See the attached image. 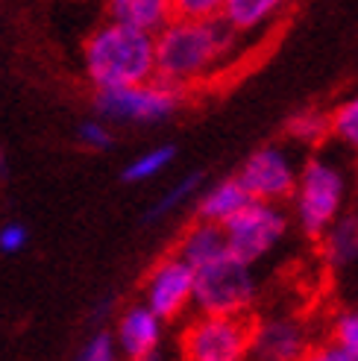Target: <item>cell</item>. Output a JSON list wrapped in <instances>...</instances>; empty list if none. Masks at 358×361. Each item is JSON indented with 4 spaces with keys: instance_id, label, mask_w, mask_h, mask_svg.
Returning a JSON list of instances; mask_svg holds the SVG:
<instances>
[{
    "instance_id": "1",
    "label": "cell",
    "mask_w": 358,
    "mask_h": 361,
    "mask_svg": "<svg viewBox=\"0 0 358 361\" xmlns=\"http://www.w3.org/2000/svg\"><path fill=\"white\" fill-rule=\"evenodd\" d=\"M156 44V77L183 92L209 82L232 65L241 53L244 39L223 18H183L171 21L153 35Z\"/></svg>"
},
{
    "instance_id": "2",
    "label": "cell",
    "mask_w": 358,
    "mask_h": 361,
    "mask_svg": "<svg viewBox=\"0 0 358 361\" xmlns=\"http://www.w3.org/2000/svg\"><path fill=\"white\" fill-rule=\"evenodd\" d=\"M85 77L100 88L135 85L156 77V44L150 32L123 27L118 21L100 24L82 44Z\"/></svg>"
},
{
    "instance_id": "3",
    "label": "cell",
    "mask_w": 358,
    "mask_h": 361,
    "mask_svg": "<svg viewBox=\"0 0 358 361\" xmlns=\"http://www.w3.org/2000/svg\"><path fill=\"white\" fill-rule=\"evenodd\" d=\"M350 171L338 156L314 150L300 165L294 191L288 197L291 224L306 238H317L350 206Z\"/></svg>"
},
{
    "instance_id": "4",
    "label": "cell",
    "mask_w": 358,
    "mask_h": 361,
    "mask_svg": "<svg viewBox=\"0 0 358 361\" xmlns=\"http://www.w3.org/2000/svg\"><path fill=\"white\" fill-rule=\"evenodd\" d=\"M259 300L256 264L235 259L232 252L203 267H194L191 309L200 314H247Z\"/></svg>"
},
{
    "instance_id": "5",
    "label": "cell",
    "mask_w": 358,
    "mask_h": 361,
    "mask_svg": "<svg viewBox=\"0 0 358 361\" xmlns=\"http://www.w3.org/2000/svg\"><path fill=\"white\" fill-rule=\"evenodd\" d=\"M226 244L235 259L247 264H259L271 252L282 247V241L291 232V212L288 203H271V200H249L223 221Z\"/></svg>"
},
{
    "instance_id": "6",
    "label": "cell",
    "mask_w": 358,
    "mask_h": 361,
    "mask_svg": "<svg viewBox=\"0 0 358 361\" xmlns=\"http://www.w3.org/2000/svg\"><path fill=\"white\" fill-rule=\"evenodd\" d=\"M185 94L183 88L153 77L135 85L100 88L94 94V109L103 121L115 123H162L183 109Z\"/></svg>"
},
{
    "instance_id": "7",
    "label": "cell",
    "mask_w": 358,
    "mask_h": 361,
    "mask_svg": "<svg viewBox=\"0 0 358 361\" xmlns=\"http://www.w3.org/2000/svg\"><path fill=\"white\" fill-rule=\"evenodd\" d=\"M247 314H200L183 332L185 361H247Z\"/></svg>"
},
{
    "instance_id": "8",
    "label": "cell",
    "mask_w": 358,
    "mask_h": 361,
    "mask_svg": "<svg viewBox=\"0 0 358 361\" xmlns=\"http://www.w3.org/2000/svg\"><path fill=\"white\" fill-rule=\"evenodd\" d=\"M297 173H300V161L294 150H288L285 144H264V147L253 150L244 159L235 179L253 200L288 203Z\"/></svg>"
},
{
    "instance_id": "9",
    "label": "cell",
    "mask_w": 358,
    "mask_h": 361,
    "mask_svg": "<svg viewBox=\"0 0 358 361\" xmlns=\"http://www.w3.org/2000/svg\"><path fill=\"white\" fill-rule=\"evenodd\" d=\"M311 344V329L302 317L271 314L249 323L247 361H297Z\"/></svg>"
},
{
    "instance_id": "10",
    "label": "cell",
    "mask_w": 358,
    "mask_h": 361,
    "mask_svg": "<svg viewBox=\"0 0 358 361\" xmlns=\"http://www.w3.org/2000/svg\"><path fill=\"white\" fill-rule=\"evenodd\" d=\"M191 294H194V267L185 259H179L176 252H171V256L150 267L141 302L168 323V320H179L191 309Z\"/></svg>"
},
{
    "instance_id": "11",
    "label": "cell",
    "mask_w": 358,
    "mask_h": 361,
    "mask_svg": "<svg viewBox=\"0 0 358 361\" xmlns=\"http://www.w3.org/2000/svg\"><path fill=\"white\" fill-rule=\"evenodd\" d=\"M115 344L123 358H138V355H150L159 353L165 338V320L153 314L144 302H135L130 309H123L118 323H115Z\"/></svg>"
},
{
    "instance_id": "12",
    "label": "cell",
    "mask_w": 358,
    "mask_h": 361,
    "mask_svg": "<svg viewBox=\"0 0 358 361\" xmlns=\"http://www.w3.org/2000/svg\"><path fill=\"white\" fill-rule=\"evenodd\" d=\"M320 244V262H323L332 274H344V270L358 264V206H347L338 218L317 235Z\"/></svg>"
},
{
    "instance_id": "13",
    "label": "cell",
    "mask_w": 358,
    "mask_h": 361,
    "mask_svg": "<svg viewBox=\"0 0 358 361\" xmlns=\"http://www.w3.org/2000/svg\"><path fill=\"white\" fill-rule=\"evenodd\" d=\"M291 6L294 0H226L221 18L247 42L271 32Z\"/></svg>"
},
{
    "instance_id": "14",
    "label": "cell",
    "mask_w": 358,
    "mask_h": 361,
    "mask_svg": "<svg viewBox=\"0 0 358 361\" xmlns=\"http://www.w3.org/2000/svg\"><path fill=\"white\" fill-rule=\"evenodd\" d=\"M226 252H229V244H226L223 224L203 221V218H197L176 244V256L185 259L191 267H203L214 259L226 256Z\"/></svg>"
},
{
    "instance_id": "15",
    "label": "cell",
    "mask_w": 358,
    "mask_h": 361,
    "mask_svg": "<svg viewBox=\"0 0 358 361\" xmlns=\"http://www.w3.org/2000/svg\"><path fill=\"white\" fill-rule=\"evenodd\" d=\"M109 21L156 35L173 18V0H106Z\"/></svg>"
},
{
    "instance_id": "16",
    "label": "cell",
    "mask_w": 358,
    "mask_h": 361,
    "mask_svg": "<svg viewBox=\"0 0 358 361\" xmlns=\"http://www.w3.org/2000/svg\"><path fill=\"white\" fill-rule=\"evenodd\" d=\"M194 200H197V218L223 224L249 200V194L241 188L238 179L232 176V179H221V183L209 185L206 191L197 194Z\"/></svg>"
},
{
    "instance_id": "17",
    "label": "cell",
    "mask_w": 358,
    "mask_h": 361,
    "mask_svg": "<svg viewBox=\"0 0 358 361\" xmlns=\"http://www.w3.org/2000/svg\"><path fill=\"white\" fill-rule=\"evenodd\" d=\"M288 138L300 147L309 150H320L329 141V112L323 109H302L297 115H291L288 121Z\"/></svg>"
},
{
    "instance_id": "18",
    "label": "cell",
    "mask_w": 358,
    "mask_h": 361,
    "mask_svg": "<svg viewBox=\"0 0 358 361\" xmlns=\"http://www.w3.org/2000/svg\"><path fill=\"white\" fill-rule=\"evenodd\" d=\"M329 141L358 156V94L329 109Z\"/></svg>"
},
{
    "instance_id": "19",
    "label": "cell",
    "mask_w": 358,
    "mask_h": 361,
    "mask_svg": "<svg viewBox=\"0 0 358 361\" xmlns=\"http://www.w3.org/2000/svg\"><path fill=\"white\" fill-rule=\"evenodd\" d=\"M200 185H203V173H188L183 179H176V183L147 209V221H165V218H171L176 209H183L188 200H194V197L200 194Z\"/></svg>"
},
{
    "instance_id": "20",
    "label": "cell",
    "mask_w": 358,
    "mask_h": 361,
    "mask_svg": "<svg viewBox=\"0 0 358 361\" xmlns=\"http://www.w3.org/2000/svg\"><path fill=\"white\" fill-rule=\"evenodd\" d=\"M176 159V147L173 144H159V147H150L141 156H135L127 168H123V179L127 183H150L159 173H165L171 168V161Z\"/></svg>"
},
{
    "instance_id": "21",
    "label": "cell",
    "mask_w": 358,
    "mask_h": 361,
    "mask_svg": "<svg viewBox=\"0 0 358 361\" xmlns=\"http://www.w3.org/2000/svg\"><path fill=\"white\" fill-rule=\"evenodd\" d=\"M329 338L347 353L350 361H358V309H347L332 317Z\"/></svg>"
},
{
    "instance_id": "22",
    "label": "cell",
    "mask_w": 358,
    "mask_h": 361,
    "mask_svg": "<svg viewBox=\"0 0 358 361\" xmlns=\"http://www.w3.org/2000/svg\"><path fill=\"white\" fill-rule=\"evenodd\" d=\"M77 361H123L112 332H94L85 341V347L80 350Z\"/></svg>"
},
{
    "instance_id": "23",
    "label": "cell",
    "mask_w": 358,
    "mask_h": 361,
    "mask_svg": "<svg viewBox=\"0 0 358 361\" xmlns=\"http://www.w3.org/2000/svg\"><path fill=\"white\" fill-rule=\"evenodd\" d=\"M77 138H80V144H85L88 150H106V147H112V130H109V121H103V118L82 121V123H80Z\"/></svg>"
},
{
    "instance_id": "24",
    "label": "cell",
    "mask_w": 358,
    "mask_h": 361,
    "mask_svg": "<svg viewBox=\"0 0 358 361\" xmlns=\"http://www.w3.org/2000/svg\"><path fill=\"white\" fill-rule=\"evenodd\" d=\"M226 0H173V15L183 18H218Z\"/></svg>"
},
{
    "instance_id": "25",
    "label": "cell",
    "mask_w": 358,
    "mask_h": 361,
    "mask_svg": "<svg viewBox=\"0 0 358 361\" xmlns=\"http://www.w3.org/2000/svg\"><path fill=\"white\" fill-rule=\"evenodd\" d=\"M297 361H350L347 353L335 344V341H314V344L302 353Z\"/></svg>"
},
{
    "instance_id": "26",
    "label": "cell",
    "mask_w": 358,
    "mask_h": 361,
    "mask_svg": "<svg viewBox=\"0 0 358 361\" xmlns=\"http://www.w3.org/2000/svg\"><path fill=\"white\" fill-rule=\"evenodd\" d=\"M30 241V232L27 226L21 224H6V226H0V252H21Z\"/></svg>"
},
{
    "instance_id": "27",
    "label": "cell",
    "mask_w": 358,
    "mask_h": 361,
    "mask_svg": "<svg viewBox=\"0 0 358 361\" xmlns=\"http://www.w3.org/2000/svg\"><path fill=\"white\" fill-rule=\"evenodd\" d=\"M127 361H162L159 353H150V355H138V358H127Z\"/></svg>"
},
{
    "instance_id": "28",
    "label": "cell",
    "mask_w": 358,
    "mask_h": 361,
    "mask_svg": "<svg viewBox=\"0 0 358 361\" xmlns=\"http://www.w3.org/2000/svg\"><path fill=\"white\" fill-rule=\"evenodd\" d=\"M355 188H358V168H355Z\"/></svg>"
}]
</instances>
